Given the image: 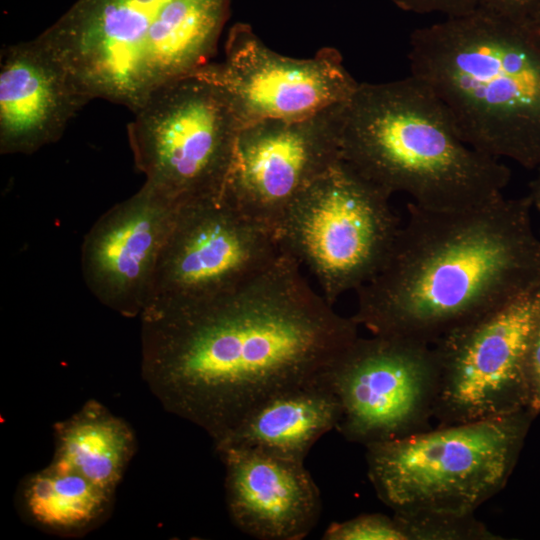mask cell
Segmentation results:
<instances>
[{
    "label": "cell",
    "instance_id": "cell-1",
    "mask_svg": "<svg viewBox=\"0 0 540 540\" xmlns=\"http://www.w3.org/2000/svg\"><path fill=\"white\" fill-rule=\"evenodd\" d=\"M139 318L142 378L214 444L268 396L324 378L359 336L284 252L228 293Z\"/></svg>",
    "mask_w": 540,
    "mask_h": 540
},
{
    "label": "cell",
    "instance_id": "cell-2",
    "mask_svg": "<svg viewBox=\"0 0 540 540\" xmlns=\"http://www.w3.org/2000/svg\"><path fill=\"white\" fill-rule=\"evenodd\" d=\"M528 195L476 208L407 204L392 252L358 288L352 316L372 334L434 344L448 332L540 289V238Z\"/></svg>",
    "mask_w": 540,
    "mask_h": 540
},
{
    "label": "cell",
    "instance_id": "cell-3",
    "mask_svg": "<svg viewBox=\"0 0 540 540\" xmlns=\"http://www.w3.org/2000/svg\"><path fill=\"white\" fill-rule=\"evenodd\" d=\"M408 59L465 142L540 167V37L526 22L478 8L446 17L412 32Z\"/></svg>",
    "mask_w": 540,
    "mask_h": 540
},
{
    "label": "cell",
    "instance_id": "cell-4",
    "mask_svg": "<svg viewBox=\"0 0 540 540\" xmlns=\"http://www.w3.org/2000/svg\"><path fill=\"white\" fill-rule=\"evenodd\" d=\"M341 157L391 196L434 211L483 206L504 195L511 173L470 146L435 93L410 75L359 83L347 101Z\"/></svg>",
    "mask_w": 540,
    "mask_h": 540
},
{
    "label": "cell",
    "instance_id": "cell-5",
    "mask_svg": "<svg viewBox=\"0 0 540 540\" xmlns=\"http://www.w3.org/2000/svg\"><path fill=\"white\" fill-rule=\"evenodd\" d=\"M230 0H77L40 36L91 98L134 111L211 62Z\"/></svg>",
    "mask_w": 540,
    "mask_h": 540
},
{
    "label": "cell",
    "instance_id": "cell-6",
    "mask_svg": "<svg viewBox=\"0 0 540 540\" xmlns=\"http://www.w3.org/2000/svg\"><path fill=\"white\" fill-rule=\"evenodd\" d=\"M533 418L523 410L367 445L368 477L394 514L474 515L506 485Z\"/></svg>",
    "mask_w": 540,
    "mask_h": 540
},
{
    "label": "cell",
    "instance_id": "cell-7",
    "mask_svg": "<svg viewBox=\"0 0 540 540\" xmlns=\"http://www.w3.org/2000/svg\"><path fill=\"white\" fill-rule=\"evenodd\" d=\"M390 198L341 157L278 225L281 250L311 272L331 304L386 264L401 227Z\"/></svg>",
    "mask_w": 540,
    "mask_h": 540
},
{
    "label": "cell",
    "instance_id": "cell-8",
    "mask_svg": "<svg viewBox=\"0 0 540 540\" xmlns=\"http://www.w3.org/2000/svg\"><path fill=\"white\" fill-rule=\"evenodd\" d=\"M132 112L127 133L144 184L178 205L223 194L241 123L220 86L194 72Z\"/></svg>",
    "mask_w": 540,
    "mask_h": 540
},
{
    "label": "cell",
    "instance_id": "cell-9",
    "mask_svg": "<svg viewBox=\"0 0 540 540\" xmlns=\"http://www.w3.org/2000/svg\"><path fill=\"white\" fill-rule=\"evenodd\" d=\"M282 253L276 232L223 194L179 204L143 312L228 293L268 269Z\"/></svg>",
    "mask_w": 540,
    "mask_h": 540
},
{
    "label": "cell",
    "instance_id": "cell-10",
    "mask_svg": "<svg viewBox=\"0 0 540 540\" xmlns=\"http://www.w3.org/2000/svg\"><path fill=\"white\" fill-rule=\"evenodd\" d=\"M540 289L438 339L434 419L452 425L528 410L527 353ZM529 411V410H528Z\"/></svg>",
    "mask_w": 540,
    "mask_h": 540
},
{
    "label": "cell",
    "instance_id": "cell-11",
    "mask_svg": "<svg viewBox=\"0 0 540 540\" xmlns=\"http://www.w3.org/2000/svg\"><path fill=\"white\" fill-rule=\"evenodd\" d=\"M326 380L340 404L336 430L348 441L366 447L432 428L438 361L431 344L358 336L331 365Z\"/></svg>",
    "mask_w": 540,
    "mask_h": 540
},
{
    "label": "cell",
    "instance_id": "cell-12",
    "mask_svg": "<svg viewBox=\"0 0 540 540\" xmlns=\"http://www.w3.org/2000/svg\"><path fill=\"white\" fill-rule=\"evenodd\" d=\"M346 103L302 118L242 126L223 196L276 232L295 200L341 158Z\"/></svg>",
    "mask_w": 540,
    "mask_h": 540
},
{
    "label": "cell",
    "instance_id": "cell-13",
    "mask_svg": "<svg viewBox=\"0 0 540 540\" xmlns=\"http://www.w3.org/2000/svg\"><path fill=\"white\" fill-rule=\"evenodd\" d=\"M195 72L224 90L241 127L302 118L345 103L359 84L336 49L324 47L304 59L283 56L245 23L231 27L222 62L211 61Z\"/></svg>",
    "mask_w": 540,
    "mask_h": 540
},
{
    "label": "cell",
    "instance_id": "cell-14",
    "mask_svg": "<svg viewBox=\"0 0 540 540\" xmlns=\"http://www.w3.org/2000/svg\"><path fill=\"white\" fill-rule=\"evenodd\" d=\"M178 204L144 184L92 225L81 247L83 280L116 313L140 317Z\"/></svg>",
    "mask_w": 540,
    "mask_h": 540
},
{
    "label": "cell",
    "instance_id": "cell-15",
    "mask_svg": "<svg viewBox=\"0 0 540 540\" xmlns=\"http://www.w3.org/2000/svg\"><path fill=\"white\" fill-rule=\"evenodd\" d=\"M92 100L39 35L0 57V152L31 154L60 139Z\"/></svg>",
    "mask_w": 540,
    "mask_h": 540
},
{
    "label": "cell",
    "instance_id": "cell-16",
    "mask_svg": "<svg viewBox=\"0 0 540 540\" xmlns=\"http://www.w3.org/2000/svg\"><path fill=\"white\" fill-rule=\"evenodd\" d=\"M217 452L228 513L239 530L263 540H300L311 532L321 498L303 462L252 449Z\"/></svg>",
    "mask_w": 540,
    "mask_h": 540
},
{
    "label": "cell",
    "instance_id": "cell-17",
    "mask_svg": "<svg viewBox=\"0 0 540 540\" xmlns=\"http://www.w3.org/2000/svg\"><path fill=\"white\" fill-rule=\"evenodd\" d=\"M339 419L340 404L325 375L268 396L214 445L216 451L252 449L303 462Z\"/></svg>",
    "mask_w": 540,
    "mask_h": 540
},
{
    "label": "cell",
    "instance_id": "cell-18",
    "mask_svg": "<svg viewBox=\"0 0 540 540\" xmlns=\"http://www.w3.org/2000/svg\"><path fill=\"white\" fill-rule=\"evenodd\" d=\"M115 492L78 472L51 463L20 482L15 503L21 517L43 532L59 537L84 536L111 514Z\"/></svg>",
    "mask_w": 540,
    "mask_h": 540
},
{
    "label": "cell",
    "instance_id": "cell-19",
    "mask_svg": "<svg viewBox=\"0 0 540 540\" xmlns=\"http://www.w3.org/2000/svg\"><path fill=\"white\" fill-rule=\"evenodd\" d=\"M53 462L115 492L136 451V437L122 418L88 400L76 413L53 425Z\"/></svg>",
    "mask_w": 540,
    "mask_h": 540
},
{
    "label": "cell",
    "instance_id": "cell-20",
    "mask_svg": "<svg viewBox=\"0 0 540 540\" xmlns=\"http://www.w3.org/2000/svg\"><path fill=\"white\" fill-rule=\"evenodd\" d=\"M325 540H407L406 530L394 514H362L332 523L324 532Z\"/></svg>",
    "mask_w": 540,
    "mask_h": 540
},
{
    "label": "cell",
    "instance_id": "cell-21",
    "mask_svg": "<svg viewBox=\"0 0 540 540\" xmlns=\"http://www.w3.org/2000/svg\"><path fill=\"white\" fill-rule=\"evenodd\" d=\"M402 10L427 14L439 13L445 17L468 14L478 8L479 0H389Z\"/></svg>",
    "mask_w": 540,
    "mask_h": 540
},
{
    "label": "cell",
    "instance_id": "cell-22",
    "mask_svg": "<svg viewBox=\"0 0 540 540\" xmlns=\"http://www.w3.org/2000/svg\"><path fill=\"white\" fill-rule=\"evenodd\" d=\"M527 373L530 388L528 410L535 417L540 413V318L528 347Z\"/></svg>",
    "mask_w": 540,
    "mask_h": 540
},
{
    "label": "cell",
    "instance_id": "cell-23",
    "mask_svg": "<svg viewBox=\"0 0 540 540\" xmlns=\"http://www.w3.org/2000/svg\"><path fill=\"white\" fill-rule=\"evenodd\" d=\"M538 0H479L478 9L526 22Z\"/></svg>",
    "mask_w": 540,
    "mask_h": 540
},
{
    "label": "cell",
    "instance_id": "cell-24",
    "mask_svg": "<svg viewBox=\"0 0 540 540\" xmlns=\"http://www.w3.org/2000/svg\"><path fill=\"white\" fill-rule=\"evenodd\" d=\"M536 175L529 183L528 196L531 199L532 207L540 214V167L536 169Z\"/></svg>",
    "mask_w": 540,
    "mask_h": 540
},
{
    "label": "cell",
    "instance_id": "cell-25",
    "mask_svg": "<svg viewBox=\"0 0 540 540\" xmlns=\"http://www.w3.org/2000/svg\"><path fill=\"white\" fill-rule=\"evenodd\" d=\"M526 23L538 34L540 37V0L537 1Z\"/></svg>",
    "mask_w": 540,
    "mask_h": 540
}]
</instances>
